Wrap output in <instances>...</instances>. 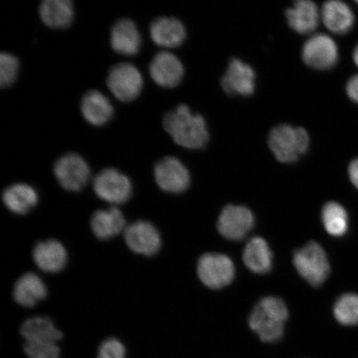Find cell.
Masks as SVG:
<instances>
[{
    "label": "cell",
    "instance_id": "cell-21",
    "mask_svg": "<svg viewBox=\"0 0 358 358\" xmlns=\"http://www.w3.org/2000/svg\"><path fill=\"white\" fill-rule=\"evenodd\" d=\"M38 12L44 24L52 29L69 28L74 19L71 0H44L40 3Z\"/></svg>",
    "mask_w": 358,
    "mask_h": 358
},
{
    "label": "cell",
    "instance_id": "cell-30",
    "mask_svg": "<svg viewBox=\"0 0 358 358\" xmlns=\"http://www.w3.org/2000/svg\"><path fill=\"white\" fill-rule=\"evenodd\" d=\"M24 352L29 358H59L60 348L56 343L26 342Z\"/></svg>",
    "mask_w": 358,
    "mask_h": 358
},
{
    "label": "cell",
    "instance_id": "cell-4",
    "mask_svg": "<svg viewBox=\"0 0 358 358\" xmlns=\"http://www.w3.org/2000/svg\"><path fill=\"white\" fill-rule=\"evenodd\" d=\"M293 263L299 275L313 286L324 283L330 272L328 257L321 245L310 241L294 254Z\"/></svg>",
    "mask_w": 358,
    "mask_h": 358
},
{
    "label": "cell",
    "instance_id": "cell-6",
    "mask_svg": "<svg viewBox=\"0 0 358 358\" xmlns=\"http://www.w3.org/2000/svg\"><path fill=\"white\" fill-rule=\"evenodd\" d=\"M93 189L98 198L110 204L127 203L132 195V182L125 174L113 168L98 173L93 180Z\"/></svg>",
    "mask_w": 358,
    "mask_h": 358
},
{
    "label": "cell",
    "instance_id": "cell-23",
    "mask_svg": "<svg viewBox=\"0 0 358 358\" xmlns=\"http://www.w3.org/2000/svg\"><path fill=\"white\" fill-rule=\"evenodd\" d=\"M47 294L46 285L34 273H27L21 276L13 288V297L24 307H34L46 298Z\"/></svg>",
    "mask_w": 358,
    "mask_h": 358
},
{
    "label": "cell",
    "instance_id": "cell-18",
    "mask_svg": "<svg viewBox=\"0 0 358 358\" xmlns=\"http://www.w3.org/2000/svg\"><path fill=\"white\" fill-rule=\"evenodd\" d=\"M291 29L301 34H311L321 19L319 8L310 0H299L285 13Z\"/></svg>",
    "mask_w": 358,
    "mask_h": 358
},
{
    "label": "cell",
    "instance_id": "cell-1",
    "mask_svg": "<svg viewBox=\"0 0 358 358\" xmlns=\"http://www.w3.org/2000/svg\"><path fill=\"white\" fill-rule=\"evenodd\" d=\"M163 127L174 142L189 150L203 149L209 141L207 122L199 114L192 113L187 105H179L168 112Z\"/></svg>",
    "mask_w": 358,
    "mask_h": 358
},
{
    "label": "cell",
    "instance_id": "cell-16",
    "mask_svg": "<svg viewBox=\"0 0 358 358\" xmlns=\"http://www.w3.org/2000/svg\"><path fill=\"white\" fill-rule=\"evenodd\" d=\"M150 38L159 47L173 48L185 41L187 32L182 22L173 17H159L150 26Z\"/></svg>",
    "mask_w": 358,
    "mask_h": 358
},
{
    "label": "cell",
    "instance_id": "cell-5",
    "mask_svg": "<svg viewBox=\"0 0 358 358\" xmlns=\"http://www.w3.org/2000/svg\"><path fill=\"white\" fill-rule=\"evenodd\" d=\"M107 87L116 99L133 101L141 95L144 79L137 67L129 62L111 66L106 78Z\"/></svg>",
    "mask_w": 358,
    "mask_h": 358
},
{
    "label": "cell",
    "instance_id": "cell-33",
    "mask_svg": "<svg viewBox=\"0 0 358 358\" xmlns=\"http://www.w3.org/2000/svg\"><path fill=\"white\" fill-rule=\"evenodd\" d=\"M348 174L352 185L358 189V159L352 161L349 164Z\"/></svg>",
    "mask_w": 358,
    "mask_h": 358
},
{
    "label": "cell",
    "instance_id": "cell-35",
    "mask_svg": "<svg viewBox=\"0 0 358 358\" xmlns=\"http://www.w3.org/2000/svg\"><path fill=\"white\" fill-rule=\"evenodd\" d=\"M358 4V1L356 2Z\"/></svg>",
    "mask_w": 358,
    "mask_h": 358
},
{
    "label": "cell",
    "instance_id": "cell-10",
    "mask_svg": "<svg viewBox=\"0 0 358 358\" xmlns=\"http://www.w3.org/2000/svg\"><path fill=\"white\" fill-rule=\"evenodd\" d=\"M302 58L304 64L313 69L329 70L337 64L338 48L329 36L315 34L304 43Z\"/></svg>",
    "mask_w": 358,
    "mask_h": 358
},
{
    "label": "cell",
    "instance_id": "cell-32",
    "mask_svg": "<svg viewBox=\"0 0 358 358\" xmlns=\"http://www.w3.org/2000/svg\"><path fill=\"white\" fill-rule=\"evenodd\" d=\"M346 90L349 98L358 104V75L353 76L349 79Z\"/></svg>",
    "mask_w": 358,
    "mask_h": 358
},
{
    "label": "cell",
    "instance_id": "cell-31",
    "mask_svg": "<svg viewBox=\"0 0 358 358\" xmlns=\"http://www.w3.org/2000/svg\"><path fill=\"white\" fill-rule=\"evenodd\" d=\"M97 358H127V350L120 340L107 338L101 344Z\"/></svg>",
    "mask_w": 358,
    "mask_h": 358
},
{
    "label": "cell",
    "instance_id": "cell-2",
    "mask_svg": "<svg viewBox=\"0 0 358 358\" xmlns=\"http://www.w3.org/2000/svg\"><path fill=\"white\" fill-rule=\"evenodd\" d=\"M288 317L287 306L282 299L263 298L250 313V328L263 342L275 343L283 337L285 323Z\"/></svg>",
    "mask_w": 358,
    "mask_h": 358
},
{
    "label": "cell",
    "instance_id": "cell-27",
    "mask_svg": "<svg viewBox=\"0 0 358 358\" xmlns=\"http://www.w3.org/2000/svg\"><path fill=\"white\" fill-rule=\"evenodd\" d=\"M322 221L329 234L342 236L346 234L348 227V217L346 210L341 205L330 201L322 210Z\"/></svg>",
    "mask_w": 358,
    "mask_h": 358
},
{
    "label": "cell",
    "instance_id": "cell-19",
    "mask_svg": "<svg viewBox=\"0 0 358 358\" xmlns=\"http://www.w3.org/2000/svg\"><path fill=\"white\" fill-rule=\"evenodd\" d=\"M321 20L326 28L336 34H346L355 24V15L347 3L331 0L324 3Z\"/></svg>",
    "mask_w": 358,
    "mask_h": 358
},
{
    "label": "cell",
    "instance_id": "cell-15",
    "mask_svg": "<svg viewBox=\"0 0 358 358\" xmlns=\"http://www.w3.org/2000/svg\"><path fill=\"white\" fill-rule=\"evenodd\" d=\"M110 42L112 49L119 55H137L140 52L142 38L136 22L129 19L116 22L111 28Z\"/></svg>",
    "mask_w": 358,
    "mask_h": 358
},
{
    "label": "cell",
    "instance_id": "cell-3",
    "mask_svg": "<svg viewBox=\"0 0 358 358\" xmlns=\"http://www.w3.org/2000/svg\"><path fill=\"white\" fill-rule=\"evenodd\" d=\"M268 144L277 160L290 164L296 162L306 153L310 138L303 128L284 124L272 129L268 134Z\"/></svg>",
    "mask_w": 358,
    "mask_h": 358
},
{
    "label": "cell",
    "instance_id": "cell-13",
    "mask_svg": "<svg viewBox=\"0 0 358 358\" xmlns=\"http://www.w3.org/2000/svg\"><path fill=\"white\" fill-rule=\"evenodd\" d=\"M255 222L253 213L243 206L229 205L222 210L219 217V232L227 239L243 240L252 229Z\"/></svg>",
    "mask_w": 358,
    "mask_h": 358
},
{
    "label": "cell",
    "instance_id": "cell-9",
    "mask_svg": "<svg viewBox=\"0 0 358 358\" xmlns=\"http://www.w3.org/2000/svg\"><path fill=\"white\" fill-rule=\"evenodd\" d=\"M154 176L157 185L170 194H181L190 185L189 170L176 157L168 156L155 165Z\"/></svg>",
    "mask_w": 358,
    "mask_h": 358
},
{
    "label": "cell",
    "instance_id": "cell-22",
    "mask_svg": "<svg viewBox=\"0 0 358 358\" xmlns=\"http://www.w3.org/2000/svg\"><path fill=\"white\" fill-rule=\"evenodd\" d=\"M94 235L100 240H109L124 231L125 218L117 208L98 210L94 213L91 220Z\"/></svg>",
    "mask_w": 358,
    "mask_h": 358
},
{
    "label": "cell",
    "instance_id": "cell-28",
    "mask_svg": "<svg viewBox=\"0 0 358 358\" xmlns=\"http://www.w3.org/2000/svg\"><path fill=\"white\" fill-rule=\"evenodd\" d=\"M334 315L343 325L358 324V295L348 293L340 296L334 304Z\"/></svg>",
    "mask_w": 358,
    "mask_h": 358
},
{
    "label": "cell",
    "instance_id": "cell-20",
    "mask_svg": "<svg viewBox=\"0 0 358 358\" xmlns=\"http://www.w3.org/2000/svg\"><path fill=\"white\" fill-rule=\"evenodd\" d=\"M33 256L36 265L45 272H59L66 265V250L64 245L57 240L39 243L35 246Z\"/></svg>",
    "mask_w": 358,
    "mask_h": 358
},
{
    "label": "cell",
    "instance_id": "cell-26",
    "mask_svg": "<svg viewBox=\"0 0 358 358\" xmlns=\"http://www.w3.org/2000/svg\"><path fill=\"white\" fill-rule=\"evenodd\" d=\"M243 262L250 271L257 274H266L271 270L273 255L265 240L254 237L246 245Z\"/></svg>",
    "mask_w": 358,
    "mask_h": 358
},
{
    "label": "cell",
    "instance_id": "cell-34",
    "mask_svg": "<svg viewBox=\"0 0 358 358\" xmlns=\"http://www.w3.org/2000/svg\"><path fill=\"white\" fill-rule=\"evenodd\" d=\"M353 61H355V64L358 66V45L355 48V51H353Z\"/></svg>",
    "mask_w": 358,
    "mask_h": 358
},
{
    "label": "cell",
    "instance_id": "cell-12",
    "mask_svg": "<svg viewBox=\"0 0 358 358\" xmlns=\"http://www.w3.org/2000/svg\"><path fill=\"white\" fill-rule=\"evenodd\" d=\"M125 243L132 252L145 257L154 256L161 248L159 232L153 224L137 221L125 228Z\"/></svg>",
    "mask_w": 358,
    "mask_h": 358
},
{
    "label": "cell",
    "instance_id": "cell-24",
    "mask_svg": "<svg viewBox=\"0 0 358 358\" xmlns=\"http://www.w3.org/2000/svg\"><path fill=\"white\" fill-rule=\"evenodd\" d=\"M3 201L10 212L24 215L28 213L38 203V194L33 187L27 183H15L3 192Z\"/></svg>",
    "mask_w": 358,
    "mask_h": 358
},
{
    "label": "cell",
    "instance_id": "cell-25",
    "mask_svg": "<svg viewBox=\"0 0 358 358\" xmlns=\"http://www.w3.org/2000/svg\"><path fill=\"white\" fill-rule=\"evenodd\" d=\"M26 342L57 343L62 333L48 317H34L26 320L20 329Z\"/></svg>",
    "mask_w": 358,
    "mask_h": 358
},
{
    "label": "cell",
    "instance_id": "cell-11",
    "mask_svg": "<svg viewBox=\"0 0 358 358\" xmlns=\"http://www.w3.org/2000/svg\"><path fill=\"white\" fill-rule=\"evenodd\" d=\"M224 92L231 96H248L256 89V73L245 62L232 58L221 80Z\"/></svg>",
    "mask_w": 358,
    "mask_h": 358
},
{
    "label": "cell",
    "instance_id": "cell-29",
    "mask_svg": "<svg viewBox=\"0 0 358 358\" xmlns=\"http://www.w3.org/2000/svg\"><path fill=\"white\" fill-rule=\"evenodd\" d=\"M19 69V59L11 53L2 52L0 55V87H10L15 82Z\"/></svg>",
    "mask_w": 358,
    "mask_h": 358
},
{
    "label": "cell",
    "instance_id": "cell-14",
    "mask_svg": "<svg viewBox=\"0 0 358 358\" xmlns=\"http://www.w3.org/2000/svg\"><path fill=\"white\" fill-rule=\"evenodd\" d=\"M149 71L154 82L164 88L176 87L185 76V66L181 60L166 51L156 53L152 58Z\"/></svg>",
    "mask_w": 358,
    "mask_h": 358
},
{
    "label": "cell",
    "instance_id": "cell-7",
    "mask_svg": "<svg viewBox=\"0 0 358 358\" xmlns=\"http://www.w3.org/2000/svg\"><path fill=\"white\" fill-rule=\"evenodd\" d=\"M53 173L59 185L66 191L78 192L87 185L91 169L87 161L76 153H69L57 159Z\"/></svg>",
    "mask_w": 358,
    "mask_h": 358
},
{
    "label": "cell",
    "instance_id": "cell-8",
    "mask_svg": "<svg viewBox=\"0 0 358 358\" xmlns=\"http://www.w3.org/2000/svg\"><path fill=\"white\" fill-rule=\"evenodd\" d=\"M198 275L201 281L208 287L221 289L234 280V264L226 255L204 254L199 261Z\"/></svg>",
    "mask_w": 358,
    "mask_h": 358
},
{
    "label": "cell",
    "instance_id": "cell-17",
    "mask_svg": "<svg viewBox=\"0 0 358 358\" xmlns=\"http://www.w3.org/2000/svg\"><path fill=\"white\" fill-rule=\"evenodd\" d=\"M80 111L85 120L94 127H102L113 117L114 107L104 94L91 90L84 94Z\"/></svg>",
    "mask_w": 358,
    "mask_h": 358
}]
</instances>
